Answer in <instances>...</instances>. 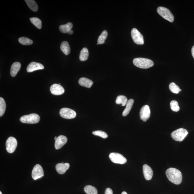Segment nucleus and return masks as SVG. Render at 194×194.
<instances>
[{
	"instance_id": "f257e3e1",
	"label": "nucleus",
	"mask_w": 194,
	"mask_h": 194,
	"mask_svg": "<svg viewBox=\"0 0 194 194\" xmlns=\"http://www.w3.org/2000/svg\"><path fill=\"white\" fill-rule=\"evenodd\" d=\"M166 174L168 180L172 183L176 185H179L181 183L182 180V173L177 169L169 168L166 170Z\"/></svg>"
},
{
	"instance_id": "f03ea898",
	"label": "nucleus",
	"mask_w": 194,
	"mask_h": 194,
	"mask_svg": "<svg viewBox=\"0 0 194 194\" xmlns=\"http://www.w3.org/2000/svg\"><path fill=\"white\" fill-rule=\"evenodd\" d=\"M133 63L136 66L142 69L149 68L154 65L153 61L150 59L142 58L134 59Z\"/></svg>"
},
{
	"instance_id": "7ed1b4c3",
	"label": "nucleus",
	"mask_w": 194,
	"mask_h": 194,
	"mask_svg": "<svg viewBox=\"0 0 194 194\" xmlns=\"http://www.w3.org/2000/svg\"><path fill=\"white\" fill-rule=\"evenodd\" d=\"M40 120V117L37 114H31L29 115H25L21 117L20 120L21 122L24 123L36 124L39 122Z\"/></svg>"
},
{
	"instance_id": "20e7f679",
	"label": "nucleus",
	"mask_w": 194,
	"mask_h": 194,
	"mask_svg": "<svg viewBox=\"0 0 194 194\" xmlns=\"http://www.w3.org/2000/svg\"><path fill=\"white\" fill-rule=\"evenodd\" d=\"M157 12L163 18L171 22L174 21V17L170 11L164 7H159L157 9Z\"/></svg>"
},
{
	"instance_id": "39448f33",
	"label": "nucleus",
	"mask_w": 194,
	"mask_h": 194,
	"mask_svg": "<svg viewBox=\"0 0 194 194\" xmlns=\"http://www.w3.org/2000/svg\"><path fill=\"white\" fill-rule=\"evenodd\" d=\"M187 130L184 128H179L175 130L171 134L172 137L176 141L181 142L187 135Z\"/></svg>"
},
{
	"instance_id": "423d86ee",
	"label": "nucleus",
	"mask_w": 194,
	"mask_h": 194,
	"mask_svg": "<svg viewBox=\"0 0 194 194\" xmlns=\"http://www.w3.org/2000/svg\"><path fill=\"white\" fill-rule=\"evenodd\" d=\"M109 157L111 161L116 164H124L127 161L123 156L118 153H111L109 155Z\"/></svg>"
},
{
	"instance_id": "0eeeda50",
	"label": "nucleus",
	"mask_w": 194,
	"mask_h": 194,
	"mask_svg": "<svg viewBox=\"0 0 194 194\" xmlns=\"http://www.w3.org/2000/svg\"><path fill=\"white\" fill-rule=\"evenodd\" d=\"M131 34L132 39L134 43L138 45H143L144 42L143 36L137 29H132Z\"/></svg>"
},
{
	"instance_id": "6e6552de",
	"label": "nucleus",
	"mask_w": 194,
	"mask_h": 194,
	"mask_svg": "<svg viewBox=\"0 0 194 194\" xmlns=\"http://www.w3.org/2000/svg\"><path fill=\"white\" fill-rule=\"evenodd\" d=\"M5 145L8 152L12 153L16 149L17 145V140L14 137H9L7 140Z\"/></svg>"
},
{
	"instance_id": "1a4fd4ad",
	"label": "nucleus",
	"mask_w": 194,
	"mask_h": 194,
	"mask_svg": "<svg viewBox=\"0 0 194 194\" xmlns=\"http://www.w3.org/2000/svg\"><path fill=\"white\" fill-rule=\"evenodd\" d=\"M60 116L62 118L66 119H72L75 118L76 113L72 109L68 108L61 109L59 112Z\"/></svg>"
},
{
	"instance_id": "9d476101",
	"label": "nucleus",
	"mask_w": 194,
	"mask_h": 194,
	"mask_svg": "<svg viewBox=\"0 0 194 194\" xmlns=\"http://www.w3.org/2000/svg\"><path fill=\"white\" fill-rule=\"evenodd\" d=\"M44 173L43 168L39 164H36L34 167L32 173V176L33 179L36 180L44 176Z\"/></svg>"
},
{
	"instance_id": "9b49d317",
	"label": "nucleus",
	"mask_w": 194,
	"mask_h": 194,
	"mask_svg": "<svg viewBox=\"0 0 194 194\" xmlns=\"http://www.w3.org/2000/svg\"><path fill=\"white\" fill-rule=\"evenodd\" d=\"M151 112L149 105H145L142 107L140 110V119L143 122H146L150 116Z\"/></svg>"
},
{
	"instance_id": "f8f14e48",
	"label": "nucleus",
	"mask_w": 194,
	"mask_h": 194,
	"mask_svg": "<svg viewBox=\"0 0 194 194\" xmlns=\"http://www.w3.org/2000/svg\"><path fill=\"white\" fill-rule=\"evenodd\" d=\"M50 91L52 94L55 95H62L65 91L64 88L58 84H54L52 85L50 88Z\"/></svg>"
},
{
	"instance_id": "ddd939ff",
	"label": "nucleus",
	"mask_w": 194,
	"mask_h": 194,
	"mask_svg": "<svg viewBox=\"0 0 194 194\" xmlns=\"http://www.w3.org/2000/svg\"><path fill=\"white\" fill-rule=\"evenodd\" d=\"M67 141L68 139L66 136L63 135L59 136L57 137V139L55 140V148L57 150L61 149L63 146L66 144Z\"/></svg>"
},
{
	"instance_id": "4468645a",
	"label": "nucleus",
	"mask_w": 194,
	"mask_h": 194,
	"mask_svg": "<svg viewBox=\"0 0 194 194\" xmlns=\"http://www.w3.org/2000/svg\"><path fill=\"white\" fill-rule=\"evenodd\" d=\"M44 67L41 63L35 62H32L28 65L27 71L28 72H32L35 71L43 70Z\"/></svg>"
},
{
	"instance_id": "2eb2a0df",
	"label": "nucleus",
	"mask_w": 194,
	"mask_h": 194,
	"mask_svg": "<svg viewBox=\"0 0 194 194\" xmlns=\"http://www.w3.org/2000/svg\"><path fill=\"white\" fill-rule=\"evenodd\" d=\"M143 171L144 176L145 179L150 180L152 179L153 175L152 169L147 165L145 164L143 166Z\"/></svg>"
},
{
	"instance_id": "dca6fc26",
	"label": "nucleus",
	"mask_w": 194,
	"mask_h": 194,
	"mask_svg": "<svg viewBox=\"0 0 194 194\" xmlns=\"http://www.w3.org/2000/svg\"><path fill=\"white\" fill-rule=\"evenodd\" d=\"M70 165L68 163H58L56 166V169L59 174H62L65 173L66 171L70 168Z\"/></svg>"
},
{
	"instance_id": "f3484780",
	"label": "nucleus",
	"mask_w": 194,
	"mask_h": 194,
	"mask_svg": "<svg viewBox=\"0 0 194 194\" xmlns=\"http://www.w3.org/2000/svg\"><path fill=\"white\" fill-rule=\"evenodd\" d=\"M21 64L18 62H15L12 65L10 71L11 76L13 77L16 76L18 72L20 70Z\"/></svg>"
},
{
	"instance_id": "a211bd4d",
	"label": "nucleus",
	"mask_w": 194,
	"mask_h": 194,
	"mask_svg": "<svg viewBox=\"0 0 194 194\" xmlns=\"http://www.w3.org/2000/svg\"><path fill=\"white\" fill-rule=\"evenodd\" d=\"M78 83L81 86L88 88H91L93 84L92 81L85 77L81 78L79 80Z\"/></svg>"
},
{
	"instance_id": "6ab92c4d",
	"label": "nucleus",
	"mask_w": 194,
	"mask_h": 194,
	"mask_svg": "<svg viewBox=\"0 0 194 194\" xmlns=\"http://www.w3.org/2000/svg\"><path fill=\"white\" fill-rule=\"evenodd\" d=\"M134 102V100L133 99H130L127 101L126 104V107L125 109L123 111L122 113L123 116L126 117L129 114L130 110L133 107V105Z\"/></svg>"
},
{
	"instance_id": "aec40b11",
	"label": "nucleus",
	"mask_w": 194,
	"mask_h": 194,
	"mask_svg": "<svg viewBox=\"0 0 194 194\" xmlns=\"http://www.w3.org/2000/svg\"><path fill=\"white\" fill-rule=\"evenodd\" d=\"M61 49L66 55H68L70 53V47L68 42L64 41L62 42L61 45Z\"/></svg>"
},
{
	"instance_id": "412c9836",
	"label": "nucleus",
	"mask_w": 194,
	"mask_h": 194,
	"mask_svg": "<svg viewBox=\"0 0 194 194\" xmlns=\"http://www.w3.org/2000/svg\"><path fill=\"white\" fill-rule=\"evenodd\" d=\"M73 26L72 23L69 22L66 24L61 25L59 26V29L61 33L66 34L72 28Z\"/></svg>"
},
{
	"instance_id": "4be33fe9",
	"label": "nucleus",
	"mask_w": 194,
	"mask_h": 194,
	"mask_svg": "<svg viewBox=\"0 0 194 194\" xmlns=\"http://www.w3.org/2000/svg\"><path fill=\"white\" fill-rule=\"evenodd\" d=\"M89 51L87 48H84L82 49L80 53V59L81 61H85L87 60L89 57Z\"/></svg>"
},
{
	"instance_id": "5701e85b",
	"label": "nucleus",
	"mask_w": 194,
	"mask_h": 194,
	"mask_svg": "<svg viewBox=\"0 0 194 194\" xmlns=\"http://www.w3.org/2000/svg\"><path fill=\"white\" fill-rule=\"evenodd\" d=\"M25 1L28 6L32 11L36 12L38 10V5L36 2L34 0H25Z\"/></svg>"
},
{
	"instance_id": "b1692460",
	"label": "nucleus",
	"mask_w": 194,
	"mask_h": 194,
	"mask_svg": "<svg viewBox=\"0 0 194 194\" xmlns=\"http://www.w3.org/2000/svg\"><path fill=\"white\" fill-rule=\"evenodd\" d=\"M128 101L127 98L125 96L120 95L117 97L116 102L117 104H121L122 106H125Z\"/></svg>"
},
{
	"instance_id": "393cba45",
	"label": "nucleus",
	"mask_w": 194,
	"mask_h": 194,
	"mask_svg": "<svg viewBox=\"0 0 194 194\" xmlns=\"http://www.w3.org/2000/svg\"><path fill=\"white\" fill-rule=\"evenodd\" d=\"M84 191L87 194H97V190L93 186L87 185L84 188Z\"/></svg>"
},
{
	"instance_id": "a878e982",
	"label": "nucleus",
	"mask_w": 194,
	"mask_h": 194,
	"mask_svg": "<svg viewBox=\"0 0 194 194\" xmlns=\"http://www.w3.org/2000/svg\"><path fill=\"white\" fill-rule=\"evenodd\" d=\"M108 33L106 30H104L102 32L97 40V44H102L104 43L106 39Z\"/></svg>"
},
{
	"instance_id": "bb28decb",
	"label": "nucleus",
	"mask_w": 194,
	"mask_h": 194,
	"mask_svg": "<svg viewBox=\"0 0 194 194\" xmlns=\"http://www.w3.org/2000/svg\"><path fill=\"white\" fill-rule=\"evenodd\" d=\"M31 22L35 26L36 28L40 29L42 28V22L40 19L37 17H33L30 18Z\"/></svg>"
},
{
	"instance_id": "cd10ccee",
	"label": "nucleus",
	"mask_w": 194,
	"mask_h": 194,
	"mask_svg": "<svg viewBox=\"0 0 194 194\" xmlns=\"http://www.w3.org/2000/svg\"><path fill=\"white\" fill-rule=\"evenodd\" d=\"M6 104L5 100L2 97H0V117H1L5 114Z\"/></svg>"
},
{
	"instance_id": "c85d7f7f",
	"label": "nucleus",
	"mask_w": 194,
	"mask_h": 194,
	"mask_svg": "<svg viewBox=\"0 0 194 194\" xmlns=\"http://www.w3.org/2000/svg\"><path fill=\"white\" fill-rule=\"evenodd\" d=\"M19 43L23 45H30L33 44L32 40L26 37H21L18 39Z\"/></svg>"
},
{
	"instance_id": "c756f323",
	"label": "nucleus",
	"mask_w": 194,
	"mask_h": 194,
	"mask_svg": "<svg viewBox=\"0 0 194 194\" xmlns=\"http://www.w3.org/2000/svg\"><path fill=\"white\" fill-rule=\"evenodd\" d=\"M169 88L171 91L174 94H178L180 92L179 87L174 82H172L170 84Z\"/></svg>"
},
{
	"instance_id": "7c9ffc66",
	"label": "nucleus",
	"mask_w": 194,
	"mask_h": 194,
	"mask_svg": "<svg viewBox=\"0 0 194 194\" xmlns=\"http://www.w3.org/2000/svg\"><path fill=\"white\" fill-rule=\"evenodd\" d=\"M171 108L172 110L175 112H178L180 110V107L179 106L177 101L176 100H173L170 104Z\"/></svg>"
},
{
	"instance_id": "2f4dec72",
	"label": "nucleus",
	"mask_w": 194,
	"mask_h": 194,
	"mask_svg": "<svg viewBox=\"0 0 194 194\" xmlns=\"http://www.w3.org/2000/svg\"><path fill=\"white\" fill-rule=\"evenodd\" d=\"M92 133L94 135L100 136L104 139H107L108 137L107 134L105 132L101 130H97V131L93 132Z\"/></svg>"
},
{
	"instance_id": "473e14b6",
	"label": "nucleus",
	"mask_w": 194,
	"mask_h": 194,
	"mask_svg": "<svg viewBox=\"0 0 194 194\" xmlns=\"http://www.w3.org/2000/svg\"><path fill=\"white\" fill-rule=\"evenodd\" d=\"M104 194H113L112 190L110 188H107L105 190Z\"/></svg>"
},
{
	"instance_id": "72a5a7b5",
	"label": "nucleus",
	"mask_w": 194,
	"mask_h": 194,
	"mask_svg": "<svg viewBox=\"0 0 194 194\" xmlns=\"http://www.w3.org/2000/svg\"><path fill=\"white\" fill-rule=\"evenodd\" d=\"M191 51L192 55V56L194 59V45L193 46L192 48Z\"/></svg>"
},
{
	"instance_id": "f704fd0d",
	"label": "nucleus",
	"mask_w": 194,
	"mask_h": 194,
	"mask_svg": "<svg viewBox=\"0 0 194 194\" xmlns=\"http://www.w3.org/2000/svg\"><path fill=\"white\" fill-rule=\"evenodd\" d=\"M68 33L70 35H72L73 33H74V31H73L72 30H71L69 31L68 32Z\"/></svg>"
},
{
	"instance_id": "c9c22d12",
	"label": "nucleus",
	"mask_w": 194,
	"mask_h": 194,
	"mask_svg": "<svg viewBox=\"0 0 194 194\" xmlns=\"http://www.w3.org/2000/svg\"><path fill=\"white\" fill-rule=\"evenodd\" d=\"M121 194H128L126 192L123 191L122 192Z\"/></svg>"
},
{
	"instance_id": "e433bc0d",
	"label": "nucleus",
	"mask_w": 194,
	"mask_h": 194,
	"mask_svg": "<svg viewBox=\"0 0 194 194\" xmlns=\"http://www.w3.org/2000/svg\"><path fill=\"white\" fill-rule=\"evenodd\" d=\"M57 137H55V138H54V140H56V139H57Z\"/></svg>"
},
{
	"instance_id": "4c0bfd02",
	"label": "nucleus",
	"mask_w": 194,
	"mask_h": 194,
	"mask_svg": "<svg viewBox=\"0 0 194 194\" xmlns=\"http://www.w3.org/2000/svg\"><path fill=\"white\" fill-rule=\"evenodd\" d=\"M0 194H2V192L1 191L0 192Z\"/></svg>"
}]
</instances>
